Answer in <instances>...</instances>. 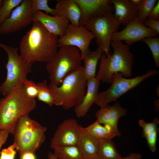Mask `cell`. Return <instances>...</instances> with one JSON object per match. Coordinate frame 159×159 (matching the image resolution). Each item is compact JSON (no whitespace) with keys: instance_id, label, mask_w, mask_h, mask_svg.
<instances>
[{"instance_id":"31","label":"cell","mask_w":159,"mask_h":159,"mask_svg":"<svg viewBox=\"0 0 159 159\" xmlns=\"http://www.w3.org/2000/svg\"><path fill=\"white\" fill-rule=\"evenodd\" d=\"M139 124L143 129L142 136L145 138L148 134L156 129L158 128L159 121L157 118H155L152 122H146L144 120H139Z\"/></svg>"},{"instance_id":"18","label":"cell","mask_w":159,"mask_h":159,"mask_svg":"<svg viewBox=\"0 0 159 159\" xmlns=\"http://www.w3.org/2000/svg\"><path fill=\"white\" fill-rule=\"evenodd\" d=\"M99 140L90 135L85 127L80 125L77 146L84 159H96Z\"/></svg>"},{"instance_id":"17","label":"cell","mask_w":159,"mask_h":159,"mask_svg":"<svg viewBox=\"0 0 159 159\" xmlns=\"http://www.w3.org/2000/svg\"><path fill=\"white\" fill-rule=\"evenodd\" d=\"M100 82L96 77L87 80L86 94L80 103L74 107L77 118L85 117L95 103L99 92Z\"/></svg>"},{"instance_id":"8","label":"cell","mask_w":159,"mask_h":159,"mask_svg":"<svg viewBox=\"0 0 159 159\" xmlns=\"http://www.w3.org/2000/svg\"><path fill=\"white\" fill-rule=\"evenodd\" d=\"M155 69L148 70L144 74L131 78H127L122 74H115L110 86L107 90L98 92L95 103L101 108L116 101L129 90L139 85L145 79L158 74Z\"/></svg>"},{"instance_id":"34","label":"cell","mask_w":159,"mask_h":159,"mask_svg":"<svg viewBox=\"0 0 159 159\" xmlns=\"http://www.w3.org/2000/svg\"><path fill=\"white\" fill-rule=\"evenodd\" d=\"M143 25L159 34V20L147 18L143 23Z\"/></svg>"},{"instance_id":"7","label":"cell","mask_w":159,"mask_h":159,"mask_svg":"<svg viewBox=\"0 0 159 159\" xmlns=\"http://www.w3.org/2000/svg\"><path fill=\"white\" fill-rule=\"evenodd\" d=\"M0 47L7 53L8 59L6 67V76L0 87L1 93L5 96L21 87L32 71V64L24 61L17 53L18 49L0 42Z\"/></svg>"},{"instance_id":"30","label":"cell","mask_w":159,"mask_h":159,"mask_svg":"<svg viewBox=\"0 0 159 159\" xmlns=\"http://www.w3.org/2000/svg\"><path fill=\"white\" fill-rule=\"evenodd\" d=\"M21 86L28 97L33 99L37 97L39 92L37 84L27 79L23 81Z\"/></svg>"},{"instance_id":"35","label":"cell","mask_w":159,"mask_h":159,"mask_svg":"<svg viewBox=\"0 0 159 159\" xmlns=\"http://www.w3.org/2000/svg\"><path fill=\"white\" fill-rule=\"evenodd\" d=\"M148 19L159 20V0L153 8L149 13Z\"/></svg>"},{"instance_id":"2","label":"cell","mask_w":159,"mask_h":159,"mask_svg":"<svg viewBox=\"0 0 159 159\" xmlns=\"http://www.w3.org/2000/svg\"><path fill=\"white\" fill-rule=\"evenodd\" d=\"M110 46L113 52L107 55L102 54L96 78L100 81L111 84L116 74L120 73L125 77L131 76L134 56L130 51V46L122 41H112Z\"/></svg>"},{"instance_id":"5","label":"cell","mask_w":159,"mask_h":159,"mask_svg":"<svg viewBox=\"0 0 159 159\" xmlns=\"http://www.w3.org/2000/svg\"><path fill=\"white\" fill-rule=\"evenodd\" d=\"M47 130L46 127L31 118L29 115L21 117L13 134V144L20 155L26 152L34 153L45 141Z\"/></svg>"},{"instance_id":"9","label":"cell","mask_w":159,"mask_h":159,"mask_svg":"<svg viewBox=\"0 0 159 159\" xmlns=\"http://www.w3.org/2000/svg\"><path fill=\"white\" fill-rule=\"evenodd\" d=\"M121 25L112 13L110 12L89 19L84 26L94 35L98 47L107 55L110 53L112 35L117 31Z\"/></svg>"},{"instance_id":"25","label":"cell","mask_w":159,"mask_h":159,"mask_svg":"<svg viewBox=\"0 0 159 159\" xmlns=\"http://www.w3.org/2000/svg\"><path fill=\"white\" fill-rule=\"evenodd\" d=\"M59 159H84L77 145L63 146L53 149Z\"/></svg>"},{"instance_id":"11","label":"cell","mask_w":159,"mask_h":159,"mask_svg":"<svg viewBox=\"0 0 159 159\" xmlns=\"http://www.w3.org/2000/svg\"><path fill=\"white\" fill-rule=\"evenodd\" d=\"M32 0H23L12 11L9 17L0 25V34H7L19 31L32 22Z\"/></svg>"},{"instance_id":"3","label":"cell","mask_w":159,"mask_h":159,"mask_svg":"<svg viewBox=\"0 0 159 159\" xmlns=\"http://www.w3.org/2000/svg\"><path fill=\"white\" fill-rule=\"evenodd\" d=\"M36 105L35 99L28 97L21 86L13 90L0 101V130L13 134L19 119Z\"/></svg>"},{"instance_id":"6","label":"cell","mask_w":159,"mask_h":159,"mask_svg":"<svg viewBox=\"0 0 159 159\" xmlns=\"http://www.w3.org/2000/svg\"><path fill=\"white\" fill-rule=\"evenodd\" d=\"M82 61L80 52L77 47L72 46L60 47L46 64L50 83L57 86H59L67 75L82 66Z\"/></svg>"},{"instance_id":"13","label":"cell","mask_w":159,"mask_h":159,"mask_svg":"<svg viewBox=\"0 0 159 159\" xmlns=\"http://www.w3.org/2000/svg\"><path fill=\"white\" fill-rule=\"evenodd\" d=\"M80 125L77 120L69 118L64 120L58 127L50 143L52 149L63 146L77 145Z\"/></svg>"},{"instance_id":"28","label":"cell","mask_w":159,"mask_h":159,"mask_svg":"<svg viewBox=\"0 0 159 159\" xmlns=\"http://www.w3.org/2000/svg\"><path fill=\"white\" fill-rule=\"evenodd\" d=\"M142 41L147 44L152 54L156 66L159 67V38L150 37L145 38Z\"/></svg>"},{"instance_id":"14","label":"cell","mask_w":159,"mask_h":159,"mask_svg":"<svg viewBox=\"0 0 159 159\" xmlns=\"http://www.w3.org/2000/svg\"><path fill=\"white\" fill-rule=\"evenodd\" d=\"M81 11L80 25L84 26L89 19L101 17L114 11L110 0H74Z\"/></svg>"},{"instance_id":"32","label":"cell","mask_w":159,"mask_h":159,"mask_svg":"<svg viewBox=\"0 0 159 159\" xmlns=\"http://www.w3.org/2000/svg\"><path fill=\"white\" fill-rule=\"evenodd\" d=\"M158 130V128L155 129L145 138L146 139L147 144L150 150L153 153L154 152L156 149V142Z\"/></svg>"},{"instance_id":"38","label":"cell","mask_w":159,"mask_h":159,"mask_svg":"<svg viewBox=\"0 0 159 159\" xmlns=\"http://www.w3.org/2000/svg\"><path fill=\"white\" fill-rule=\"evenodd\" d=\"M141 155L139 153H132L122 158L121 159H141Z\"/></svg>"},{"instance_id":"23","label":"cell","mask_w":159,"mask_h":159,"mask_svg":"<svg viewBox=\"0 0 159 159\" xmlns=\"http://www.w3.org/2000/svg\"><path fill=\"white\" fill-rule=\"evenodd\" d=\"M122 158L112 140H99L96 159H121Z\"/></svg>"},{"instance_id":"22","label":"cell","mask_w":159,"mask_h":159,"mask_svg":"<svg viewBox=\"0 0 159 159\" xmlns=\"http://www.w3.org/2000/svg\"><path fill=\"white\" fill-rule=\"evenodd\" d=\"M103 53L101 49L98 47L94 51L90 50L83 58L84 72L87 80L96 77L97 66Z\"/></svg>"},{"instance_id":"16","label":"cell","mask_w":159,"mask_h":159,"mask_svg":"<svg viewBox=\"0 0 159 159\" xmlns=\"http://www.w3.org/2000/svg\"><path fill=\"white\" fill-rule=\"evenodd\" d=\"M127 111L118 102L112 105L108 104L100 108L96 112V120L101 124L110 125L121 134L118 127V122L121 117L127 114Z\"/></svg>"},{"instance_id":"1","label":"cell","mask_w":159,"mask_h":159,"mask_svg":"<svg viewBox=\"0 0 159 159\" xmlns=\"http://www.w3.org/2000/svg\"><path fill=\"white\" fill-rule=\"evenodd\" d=\"M57 36L52 34L38 22H33L31 29L20 43V55L26 62H47L57 51Z\"/></svg>"},{"instance_id":"33","label":"cell","mask_w":159,"mask_h":159,"mask_svg":"<svg viewBox=\"0 0 159 159\" xmlns=\"http://www.w3.org/2000/svg\"><path fill=\"white\" fill-rule=\"evenodd\" d=\"M14 144L3 149L0 153V159H14L16 154Z\"/></svg>"},{"instance_id":"19","label":"cell","mask_w":159,"mask_h":159,"mask_svg":"<svg viewBox=\"0 0 159 159\" xmlns=\"http://www.w3.org/2000/svg\"><path fill=\"white\" fill-rule=\"evenodd\" d=\"M113 6L114 15L121 24L126 26L137 17L138 7L129 0H110Z\"/></svg>"},{"instance_id":"36","label":"cell","mask_w":159,"mask_h":159,"mask_svg":"<svg viewBox=\"0 0 159 159\" xmlns=\"http://www.w3.org/2000/svg\"><path fill=\"white\" fill-rule=\"evenodd\" d=\"M9 134L7 131L0 130V153L1 147L6 142Z\"/></svg>"},{"instance_id":"41","label":"cell","mask_w":159,"mask_h":159,"mask_svg":"<svg viewBox=\"0 0 159 159\" xmlns=\"http://www.w3.org/2000/svg\"><path fill=\"white\" fill-rule=\"evenodd\" d=\"M3 0H0V9L2 6L3 2Z\"/></svg>"},{"instance_id":"39","label":"cell","mask_w":159,"mask_h":159,"mask_svg":"<svg viewBox=\"0 0 159 159\" xmlns=\"http://www.w3.org/2000/svg\"><path fill=\"white\" fill-rule=\"evenodd\" d=\"M47 157L48 159H59L54 154L50 152H49Z\"/></svg>"},{"instance_id":"27","label":"cell","mask_w":159,"mask_h":159,"mask_svg":"<svg viewBox=\"0 0 159 159\" xmlns=\"http://www.w3.org/2000/svg\"><path fill=\"white\" fill-rule=\"evenodd\" d=\"M157 0H142L138 8L137 18L143 23L147 18L150 12L157 3Z\"/></svg>"},{"instance_id":"4","label":"cell","mask_w":159,"mask_h":159,"mask_svg":"<svg viewBox=\"0 0 159 159\" xmlns=\"http://www.w3.org/2000/svg\"><path fill=\"white\" fill-rule=\"evenodd\" d=\"M87 81L83 67L81 66L67 75L59 86H57L50 83L49 86L55 96L59 106L68 110L81 102L86 92Z\"/></svg>"},{"instance_id":"26","label":"cell","mask_w":159,"mask_h":159,"mask_svg":"<svg viewBox=\"0 0 159 159\" xmlns=\"http://www.w3.org/2000/svg\"><path fill=\"white\" fill-rule=\"evenodd\" d=\"M23 0H4L0 9V25L10 16L12 11Z\"/></svg>"},{"instance_id":"12","label":"cell","mask_w":159,"mask_h":159,"mask_svg":"<svg viewBox=\"0 0 159 159\" xmlns=\"http://www.w3.org/2000/svg\"><path fill=\"white\" fill-rule=\"evenodd\" d=\"M158 34L154 30L145 26L137 17L123 29L114 33L111 41H124L125 44L130 46L147 37H157Z\"/></svg>"},{"instance_id":"10","label":"cell","mask_w":159,"mask_h":159,"mask_svg":"<svg viewBox=\"0 0 159 159\" xmlns=\"http://www.w3.org/2000/svg\"><path fill=\"white\" fill-rule=\"evenodd\" d=\"M95 36L84 26H74L70 24L63 36L58 40V47L72 46L80 52L82 59L90 50V44Z\"/></svg>"},{"instance_id":"37","label":"cell","mask_w":159,"mask_h":159,"mask_svg":"<svg viewBox=\"0 0 159 159\" xmlns=\"http://www.w3.org/2000/svg\"><path fill=\"white\" fill-rule=\"evenodd\" d=\"M20 159H36L34 153L31 152H25L20 155Z\"/></svg>"},{"instance_id":"29","label":"cell","mask_w":159,"mask_h":159,"mask_svg":"<svg viewBox=\"0 0 159 159\" xmlns=\"http://www.w3.org/2000/svg\"><path fill=\"white\" fill-rule=\"evenodd\" d=\"M48 0H32L31 9L33 14L37 11H44L47 14L53 16L57 15L54 9L50 7L48 5Z\"/></svg>"},{"instance_id":"21","label":"cell","mask_w":159,"mask_h":159,"mask_svg":"<svg viewBox=\"0 0 159 159\" xmlns=\"http://www.w3.org/2000/svg\"><path fill=\"white\" fill-rule=\"evenodd\" d=\"M84 127L90 135L99 140H112L114 138L121 135L110 125H102L96 120L92 124Z\"/></svg>"},{"instance_id":"20","label":"cell","mask_w":159,"mask_h":159,"mask_svg":"<svg viewBox=\"0 0 159 159\" xmlns=\"http://www.w3.org/2000/svg\"><path fill=\"white\" fill-rule=\"evenodd\" d=\"M54 9L57 15L67 18L70 24L76 26L80 25V10L74 0H59Z\"/></svg>"},{"instance_id":"24","label":"cell","mask_w":159,"mask_h":159,"mask_svg":"<svg viewBox=\"0 0 159 159\" xmlns=\"http://www.w3.org/2000/svg\"><path fill=\"white\" fill-rule=\"evenodd\" d=\"M37 85L39 92L37 98L39 100L44 102L50 106L53 105L59 106L55 96L49 88L46 80L37 83Z\"/></svg>"},{"instance_id":"15","label":"cell","mask_w":159,"mask_h":159,"mask_svg":"<svg viewBox=\"0 0 159 159\" xmlns=\"http://www.w3.org/2000/svg\"><path fill=\"white\" fill-rule=\"evenodd\" d=\"M32 22H39L50 32L59 37L63 35L70 24L69 20L64 16H50L41 11L33 13Z\"/></svg>"},{"instance_id":"40","label":"cell","mask_w":159,"mask_h":159,"mask_svg":"<svg viewBox=\"0 0 159 159\" xmlns=\"http://www.w3.org/2000/svg\"><path fill=\"white\" fill-rule=\"evenodd\" d=\"M142 0H130L131 2L134 5L138 6L140 4Z\"/></svg>"}]
</instances>
